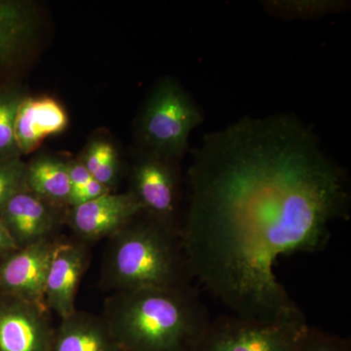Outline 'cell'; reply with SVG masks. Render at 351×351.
<instances>
[{
	"mask_svg": "<svg viewBox=\"0 0 351 351\" xmlns=\"http://www.w3.org/2000/svg\"><path fill=\"white\" fill-rule=\"evenodd\" d=\"M191 152L180 239L193 279L232 314L304 320L276 274L281 257L326 247L348 219V177L293 114L245 117Z\"/></svg>",
	"mask_w": 351,
	"mask_h": 351,
	"instance_id": "obj_1",
	"label": "cell"
},
{
	"mask_svg": "<svg viewBox=\"0 0 351 351\" xmlns=\"http://www.w3.org/2000/svg\"><path fill=\"white\" fill-rule=\"evenodd\" d=\"M101 316L124 351H193L211 320L193 286L112 293Z\"/></svg>",
	"mask_w": 351,
	"mask_h": 351,
	"instance_id": "obj_2",
	"label": "cell"
},
{
	"mask_svg": "<svg viewBox=\"0 0 351 351\" xmlns=\"http://www.w3.org/2000/svg\"><path fill=\"white\" fill-rule=\"evenodd\" d=\"M101 287L110 292L191 286L180 233L144 213L108 237Z\"/></svg>",
	"mask_w": 351,
	"mask_h": 351,
	"instance_id": "obj_3",
	"label": "cell"
},
{
	"mask_svg": "<svg viewBox=\"0 0 351 351\" xmlns=\"http://www.w3.org/2000/svg\"><path fill=\"white\" fill-rule=\"evenodd\" d=\"M204 113L186 88L172 76L154 83L134 122L136 149L181 163L189 138Z\"/></svg>",
	"mask_w": 351,
	"mask_h": 351,
	"instance_id": "obj_4",
	"label": "cell"
},
{
	"mask_svg": "<svg viewBox=\"0 0 351 351\" xmlns=\"http://www.w3.org/2000/svg\"><path fill=\"white\" fill-rule=\"evenodd\" d=\"M306 320L263 321L223 314L210 320L193 351H293Z\"/></svg>",
	"mask_w": 351,
	"mask_h": 351,
	"instance_id": "obj_5",
	"label": "cell"
},
{
	"mask_svg": "<svg viewBox=\"0 0 351 351\" xmlns=\"http://www.w3.org/2000/svg\"><path fill=\"white\" fill-rule=\"evenodd\" d=\"M130 191L143 213L180 233L182 223V174L179 162L136 149L129 168Z\"/></svg>",
	"mask_w": 351,
	"mask_h": 351,
	"instance_id": "obj_6",
	"label": "cell"
},
{
	"mask_svg": "<svg viewBox=\"0 0 351 351\" xmlns=\"http://www.w3.org/2000/svg\"><path fill=\"white\" fill-rule=\"evenodd\" d=\"M54 331L43 302L0 293V351H51Z\"/></svg>",
	"mask_w": 351,
	"mask_h": 351,
	"instance_id": "obj_7",
	"label": "cell"
},
{
	"mask_svg": "<svg viewBox=\"0 0 351 351\" xmlns=\"http://www.w3.org/2000/svg\"><path fill=\"white\" fill-rule=\"evenodd\" d=\"M40 31V13L29 0H0V84L17 80Z\"/></svg>",
	"mask_w": 351,
	"mask_h": 351,
	"instance_id": "obj_8",
	"label": "cell"
},
{
	"mask_svg": "<svg viewBox=\"0 0 351 351\" xmlns=\"http://www.w3.org/2000/svg\"><path fill=\"white\" fill-rule=\"evenodd\" d=\"M143 213L130 191L108 193L78 206L69 208L64 223L77 240L90 243L108 239Z\"/></svg>",
	"mask_w": 351,
	"mask_h": 351,
	"instance_id": "obj_9",
	"label": "cell"
},
{
	"mask_svg": "<svg viewBox=\"0 0 351 351\" xmlns=\"http://www.w3.org/2000/svg\"><path fill=\"white\" fill-rule=\"evenodd\" d=\"M58 239L40 240L0 258V293L44 304L46 278Z\"/></svg>",
	"mask_w": 351,
	"mask_h": 351,
	"instance_id": "obj_10",
	"label": "cell"
},
{
	"mask_svg": "<svg viewBox=\"0 0 351 351\" xmlns=\"http://www.w3.org/2000/svg\"><path fill=\"white\" fill-rule=\"evenodd\" d=\"M66 213L25 189L0 209V221L20 249L40 240L57 237Z\"/></svg>",
	"mask_w": 351,
	"mask_h": 351,
	"instance_id": "obj_11",
	"label": "cell"
},
{
	"mask_svg": "<svg viewBox=\"0 0 351 351\" xmlns=\"http://www.w3.org/2000/svg\"><path fill=\"white\" fill-rule=\"evenodd\" d=\"M89 257L84 242L58 239L46 278L44 304L61 319L76 311L75 298Z\"/></svg>",
	"mask_w": 351,
	"mask_h": 351,
	"instance_id": "obj_12",
	"label": "cell"
},
{
	"mask_svg": "<svg viewBox=\"0 0 351 351\" xmlns=\"http://www.w3.org/2000/svg\"><path fill=\"white\" fill-rule=\"evenodd\" d=\"M69 114L56 98L27 94L15 121V137L21 156L36 152L46 138L59 135L69 126Z\"/></svg>",
	"mask_w": 351,
	"mask_h": 351,
	"instance_id": "obj_13",
	"label": "cell"
},
{
	"mask_svg": "<svg viewBox=\"0 0 351 351\" xmlns=\"http://www.w3.org/2000/svg\"><path fill=\"white\" fill-rule=\"evenodd\" d=\"M51 351H124L101 315L76 311L55 329Z\"/></svg>",
	"mask_w": 351,
	"mask_h": 351,
	"instance_id": "obj_14",
	"label": "cell"
},
{
	"mask_svg": "<svg viewBox=\"0 0 351 351\" xmlns=\"http://www.w3.org/2000/svg\"><path fill=\"white\" fill-rule=\"evenodd\" d=\"M25 186L38 197L68 211L71 180L69 159L43 154L27 162Z\"/></svg>",
	"mask_w": 351,
	"mask_h": 351,
	"instance_id": "obj_15",
	"label": "cell"
},
{
	"mask_svg": "<svg viewBox=\"0 0 351 351\" xmlns=\"http://www.w3.org/2000/svg\"><path fill=\"white\" fill-rule=\"evenodd\" d=\"M90 175L114 193L123 175V161L119 149L110 138L94 136L77 157Z\"/></svg>",
	"mask_w": 351,
	"mask_h": 351,
	"instance_id": "obj_16",
	"label": "cell"
},
{
	"mask_svg": "<svg viewBox=\"0 0 351 351\" xmlns=\"http://www.w3.org/2000/svg\"><path fill=\"white\" fill-rule=\"evenodd\" d=\"M27 96L17 80L0 84V161L21 156L15 137L18 108Z\"/></svg>",
	"mask_w": 351,
	"mask_h": 351,
	"instance_id": "obj_17",
	"label": "cell"
},
{
	"mask_svg": "<svg viewBox=\"0 0 351 351\" xmlns=\"http://www.w3.org/2000/svg\"><path fill=\"white\" fill-rule=\"evenodd\" d=\"M25 168L27 162L23 157L0 161V209L14 195L27 189Z\"/></svg>",
	"mask_w": 351,
	"mask_h": 351,
	"instance_id": "obj_18",
	"label": "cell"
},
{
	"mask_svg": "<svg viewBox=\"0 0 351 351\" xmlns=\"http://www.w3.org/2000/svg\"><path fill=\"white\" fill-rule=\"evenodd\" d=\"M293 351H351L350 339L307 327Z\"/></svg>",
	"mask_w": 351,
	"mask_h": 351,
	"instance_id": "obj_19",
	"label": "cell"
},
{
	"mask_svg": "<svg viewBox=\"0 0 351 351\" xmlns=\"http://www.w3.org/2000/svg\"><path fill=\"white\" fill-rule=\"evenodd\" d=\"M16 249H17V247L15 246L12 239L7 232L6 228L0 221V258L5 257L6 255L16 250Z\"/></svg>",
	"mask_w": 351,
	"mask_h": 351,
	"instance_id": "obj_20",
	"label": "cell"
}]
</instances>
